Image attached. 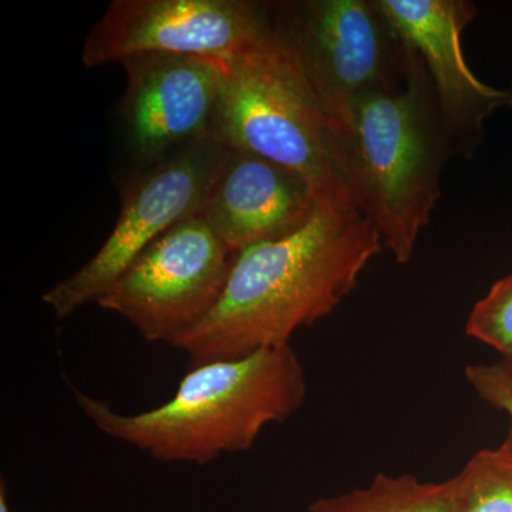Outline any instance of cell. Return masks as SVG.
Here are the masks:
<instances>
[{
    "label": "cell",
    "mask_w": 512,
    "mask_h": 512,
    "mask_svg": "<svg viewBox=\"0 0 512 512\" xmlns=\"http://www.w3.org/2000/svg\"><path fill=\"white\" fill-rule=\"evenodd\" d=\"M382 248L359 212L319 207L295 234L238 251L220 301L174 348L197 367L291 345L348 298Z\"/></svg>",
    "instance_id": "1"
},
{
    "label": "cell",
    "mask_w": 512,
    "mask_h": 512,
    "mask_svg": "<svg viewBox=\"0 0 512 512\" xmlns=\"http://www.w3.org/2000/svg\"><path fill=\"white\" fill-rule=\"evenodd\" d=\"M96 429L161 461L207 464L248 451L269 424L298 412L306 373L291 345L192 367L168 402L143 413L116 412L73 389Z\"/></svg>",
    "instance_id": "2"
},
{
    "label": "cell",
    "mask_w": 512,
    "mask_h": 512,
    "mask_svg": "<svg viewBox=\"0 0 512 512\" xmlns=\"http://www.w3.org/2000/svg\"><path fill=\"white\" fill-rule=\"evenodd\" d=\"M211 134L301 175L320 207L359 212L348 131L330 116L272 19L264 35L225 60Z\"/></svg>",
    "instance_id": "3"
},
{
    "label": "cell",
    "mask_w": 512,
    "mask_h": 512,
    "mask_svg": "<svg viewBox=\"0 0 512 512\" xmlns=\"http://www.w3.org/2000/svg\"><path fill=\"white\" fill-rule=\"evenodd\" d=\"M357 211L399 264L412 259L450 160L429 74L414 56L402 83L357 101L348 126Z\"/></svg>",
    "instance_id": "4"
},
{
    "label": "cell",
    "mask_w": 512,
    "mask_h": 512,
    "mask_svg": "<svg viewBox=\"0 0 512 512\" xmlns=\"http://www.w3.org/2000/svg\"><path fill=\"white\" fill-rule=\"evenodd\" d=\"M272 23L340 126L367 96L402 83L416 52L375 0L269 3Z\"/></svg>",
    "instance_id": "5"
},
{
    "label": "cell",
    "mask_w": 512,
    "mask_h": 512,
    "mask_svg": "<svg viewBox=\"0 0 512 512\" xmlns=\"http://www.w3.org/2000/svg\"><path fill=\"white\" fill-rule=\"evenodd\" d=\"M227 150L210 134L147 164L123 191L119 218L97 254L42 296L56 318H69L96 303L154 241L200 215Z\"/></svg>",
    "instance_id": "6"
},
{
    "label": "cell",
    "mask_w": 512,
    "mask_h": 512,
    "mask_svg": "<svg viewBox=\"0 0 512 512\" xmlns=\"http://www.w3.org/2000/svg\"><path fill=\"white\" fill-rule=\"evenodd\" d=\"M237 252L201 215L154 241L97 299L147 342L174 346L220 301Z\"/></svg>",
    "instance_id": "7"
},
{
    "label": "cell",
    "mask_w": 512,
    "mask_h": 512,
    "mask_svg": "<svg viewBox=\"0 0 512 512\" xmlns=\"http://www.w3.org/2000/svg\"><path fill=\"white\" fill-rule=\"evenodd\" d=\"M271 25L269 3L251 0H113L84 39L89 69L165 53L229 60Z\"/></svg>",
    "instance_id": "8"
},
{
    "label": "cell",
    "mask_w": 512,
    "mask_h": 512,
    "mask_svg": "<svg viewBox=\"0 0 512 512\" xmlns=\"http://www.w3.org/2000/svg\"><path fill=\"white\" fill-rule=\"evenodd\" d=\"M377 8L426 67L448 154L470 157L484 137L485 121L512 107V89L481 82L464 53L463 33L476 19L467 0H375Z\"/></svg>",
    "instance_id": "9"
},
{
    "label": "cell",
    "mask_w": 512,
    "mask_h": 512,
    "mask_svg": "<svg viewBox=\"0 0 512 512\" xmlns=\"http://www.w3.org/2000/svg\"><path fill=\"white\" fill-rule=\"evenodd\" d=\"M120 113L128 143L147 164L210 136L225 60L146 53L121 63Z\"/></svg>",
    "instance_id": "10"
},
{
    "label": "cell",
    "mask_w": 512,
    "mask_h": 512,
    "mask_svg": "<svg viewBox=\"0 0 512 512\" xmlns=\"http://www.w3.org/2000/svg\"><path fill=\"white\" fill-rule=\"evenodd\" d=\"M311 185L284 165L228 148L200 215L235 252L295 234L319 210Z\"/></svg>",
    "instance_id": "11"
},
{
    "label": "cell",
    "mask_w": 512,
    "mask_h": 512,
    "mask_svg": "<svg viewBox=\"0 0 512 512\" xmlns=\"http://www.w3.org/2000/svg\"><path fill=\"white\" fill-rule=\"evenodd\" d=\"M308 512H453L450 480L423 483L410 474H379L367 487L320 498Z\"/></svg>",
    "instance_id": "12"
},
{
    "label": "cell",
    "mask_w": 512,
    "mask_h": 512,
    "mask_svg": "<svg viewBox=\"0 0 512 512\" xmlns=\"http://www.w3.org/2000/svg\"><path fill=\"white\" fill-rule=\"evenodd\" d=\"M450 484L453 512H512V427L501 446L478 451Z\"/></svg>",
    "instance_id": "13"
},
{
    "label": "cell",
    "mask_w": 512,
    "mask_h": 512,
    "mask_svg": "<svg viewBox=\"0 0 512 512\" xmlns=\"http://www.w3.org/2000/svg\"><path fill=\"white\" fill-rule=\"evenodd\" d=\"M466 335L504 359L512 356V272L491 286L468 316Z\"/></svg>",
    "instance_id": "14"
},
{
    "label": "cell",
    "mask_w": 512,
    "mask_h": 512,
    "mask_svg": "<svg viewBox=\"0 0 512 512\" xmlns=\"http://www.w3.org/2000/svg\"><path fill=\"white\" fill-rule=\"evenodd\" d=\"M464 376L484 402L507 414L512 421V375L501 363L467 366Z\"/></svg>",
    "instance_id": "15"
},
{
    "label": "cell",
    "mask_w": 512,
    "mask_h": 512,
    "mask_svg": "<svg viewBox=\"0 0 512 512\" xmlns=\"http://www.w3.org/2000/svg\"><path fill=\"white\" fill-rule=\"evenodd\" d=\"M0 512H10L8 504V491H6L5 481L0 484Z\"/></svg>",
    "instance_id": "16"
},
{
    "label": "cell",
    "mask_w": 512,
    "mask_h": 512,
    "mask_svg": "<svg viewBox=\"0 0 512 512\" xmlns=\"http://www.w3.org/2000/svg\"><path fill=\"white\" fill-rule=\"evenodd\" d=\"M501 365L505 367V369L508 370V372L512 375V356L507 357V359H504V362H501Z\"/></svg>",
    "instance_id": "17"
}]
</instances>
